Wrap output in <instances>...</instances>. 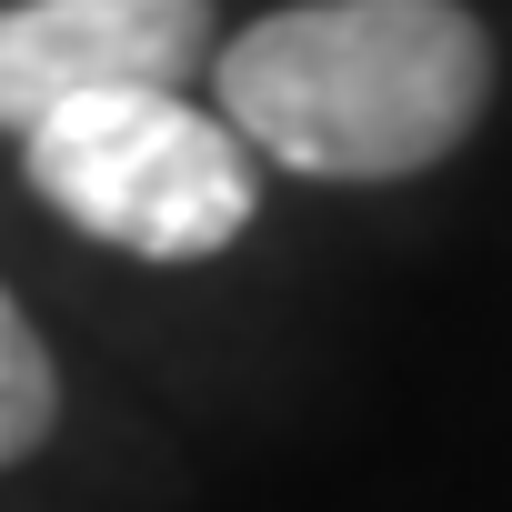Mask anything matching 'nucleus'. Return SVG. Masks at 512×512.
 I'll return each mask as SVG.
<instances>
[{"mask_svg": "<svg viewBox=\"0 0 512 512\" xmlns=\"http://www.w3.org/2000/svg\"><path fill=\"white\" fill-rule=\"evenodd\" d=\"M61 422V372H51V342L31 332V312L11 302V282H0V472L31 462Z\"/></svg>", "mask_w": 512, "mask_h": 512, "instance_id": "4", "label": "nucleus"}, {"mask_svg": "<svg viewBox=\"0 0 512 512\" xmlns=\"http://www.w3.org/2000/svg\"><path fill=\"white\" fill-rule=\"evenodd\" d=\"M211 111L302 181H412L492 111V31L462 0H292L211 51Z\"/></svg>", "mask_w": 512, "mask_h": 512, "instance_id": "1", "label": "nucleus"}, {"mask_svg": "<svg viewBox=\"0 0 512 512\" xmlns=\"http://www.w3.org/2000/svg\"><path fill=\"white\" fill-rule=\"evenodd\" d=\"M21 171L81 241L131 262H211L262 211L241 131L201 111L191 81H121L41 111L21 131Z\"/></svg>", "mask_w": 512, "mask_h": 512, "instance_id": "2", "label": "nucleus"}, {"mask_svg": "<svg viewBox=\"0 0 512 512\" xmlns=\"http://www.w3.org/2000/svg\"><path fill=\"white\" fill-rule=\"evenodd\" d=\"M211 0H0V131L121 81H191L211 61Z\"/></svg>", "mask_w": 512, "mask_h": 512, "instance_id": "3", "label": "nucleus"}]
</instances>
